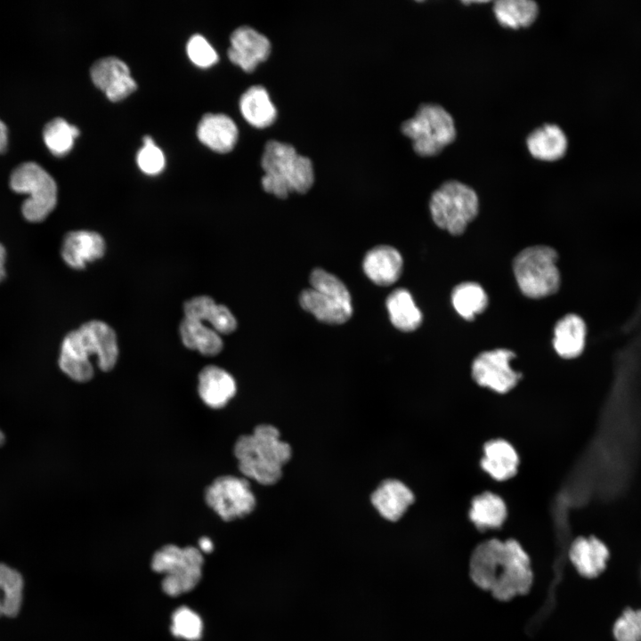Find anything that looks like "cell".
Returning a JSON list of instances; mask_svg holds the SVG:
<instances>
[{
	"label": "cell",
	"instance_id": "603a6c76",
	"mask_svg": "<svg viewBox=\"0 0 641 641\" xmlns=\"http://www.w3.org/2000/svg\"><path fill=\"white\" fill-rule=\"evenodd\" d=\"M299 304L304 311L326 324H343L353 315L352 304L342 302L312 288L304 289L300 293Z\"/></svg>",
	"mask_w": 641,
	"mask_h": 641
},
{
	"label": "cell",
	"instance_id": "60d3db41",
	"mask_svg": "<svg viewBox=\"0 0 641 641\" xmlns=\"http://www.w3.org/2000/svg\"><path fill=\"white\" fill-rule=\"evenodd\" d=\"M199 550L209 553L214 549V544L207 537H203L199 541Z\"/></svg>",
	"mask_w": 641,
	"mask_h": 641
},
{
	"label": "cell",
	"instance_id": "b9f144b4",
	"mask_svg": "<svg viewBox=\"0 0 641 641\" xmlns=\"http://www.w3.org/2000/svg\"><path fill=\"white\" fill-rule=\"evenodd\" d=\"M636 610V618L637 621V625L641 633V608L635 609Z\"/></svg>",
	"mask_w": 641,
	"mask_h": 641
},
{
	"label": "cell",
	"instance_id": "ee69618b",
	"mask_svg": "<svg viewBox=\"0 0 641 641\" xmlns=\"http://www.w3.org/2000/svg\"><path fill=\"white\" fill-rule=\"evenodd\" d=\"M640 577H641V569H640Z\"/></svg>",
	"mask_w": 641,
	"mask_h": 641
},
{
	"label": "cell",
	"instance_id": "e0dca14e",
	"mask_svg": "<svg viewBox=\"0 0 641 641\" xmlns=\"http://www.w3.org/2000/svg\"><path fill=\"white\" fill-rule=\"evenodd\" d=\"M237 385L234 377L224 369L208 365L198 377V394L201 401L211 409H222L234 397Z\"/></svg>",
	"mask_w": 641,
	"mask_h": 641
},
{
	"label": "cell",
	"instance_id": "7bdbcfd3",
	"mask_svg": "<svg viewBox=\"0 0 641 641\" xmlns=\"http://www.w3.org/2000/svg\"><path fill=\"white\" fill-rule=\"evenodd\" d=\"M4 442V433L0 430V446H1Z\"/></svg>",
	"mask_w": 641,
	"mask_h": 641
},
{
	"label": "cell",
	"instance_id": "7a4b0ae2",
	"mask_svg": "<svg viewBox=\"0 0 641 641\" xmlns=\"http://www.w3.org/2000/svg\"><path fill=\"white\" fill-rule=\"evenodd\" d=\"M243 477L263 485H272L282 476L283 467L292 456L288 443L270 424L256 426L249 434L239 436L233 448Z\"/></svg>",
	"mask_w": 641,
	"mask_h": 641
},
{
	"label": "cell",
	"instance_id": "ffe728a7",
	"mask_svg": "<svg viewBox=\"0 0 641 641\" xmlns=\"http://www.w3.org/2000/svg\"><path fill=\"white\" fill-rule=\"evenodd\" d=\"M588 326L577 313H567L554 328L553 346L556 353L566 360L580 357L587 345Z\"/></svg>",
	"mask_w": 641,
	"mask_h": 641
},
{
	"label": "cell",
	"instance_id": "d6986e66",
	"mask_svg": "<svg viewBox=\"0 0 641 641\" xmlns=\"http://www.w3.org/2000/svg\"><path fill=\"white\" fill-rule=\"evenodd\" d=\"M403 260L400 252L387 245L369 249L363 259L362 268L366 276L376 285L387 287L401 277Z\"/></svg>",
	"mask_w": 641,
	"mask_h": 641
},
{
	"label": "cell",
	"instance_id": "2e32d148",
	"mask_svg": "<svg viewBox=\"0 0 641 641\" xmlns=\"http://www.w3.org/2000/svg\"><path fill=\"white\" fill-rule=\"evenodd\" d=\"M106 250L103 237L95 231L78 230L68 232L62 240L61 256L64 263L75 270L101 258Z\"/></svg>",
	"mask_w": 641,
	"mask_h": 641
},
{
	"label": "cell",
	"instance_id": "277c9868",
	"mask_svg": "<svg viewBox=\"0 0 641 641\" xmlns=\"http://www.w3.org/2000/svg\"><path fill=\"white\" fill-rule=\"evenodd\" d=\"M557 259L554 248L541 245L526 247L515 257V277L524 296L540 298L557 292L561 284Z\"/></svg>",
	"mask_w": 641,
	"mask_h": 641
},
{
	"label": "cell",
	"instance_id": "1f68e13d",
	"mask_svg": "<svg viewBox=\"0 0 641 641\" xmlns=\"http://www.w3.org/2000/svg\"><path fill=\"white\" fill-rule=\"evenodd\" d=\"M451 302L454 309L462 318L472 320L476 314L486 309L488 296L478 283L468 281L454 288Z\"/></svg>",
	"mask_w": 641,
	"mask_h": 641
},
{
	"label": "cell",
	"instance_id": "8fae6325",
	"mask_svg": "<svg viewBox=\"0 0 641 641\" xmlns=\"http://www.w3.org/2000/svg\"><path fill=\"white\" fill-rule=\"evenodd\" d=\"M508 557L506 567L498 578L491 593L494 598L507 601L526 594L533 582V573L527 552L515 540H506Z\"/></svg>",
	"mask_w": 641,
	"mask_h": 641
},
{
	"label": "cell",
	"instance_id": "836d02e7",
	"mask_svg": "<svg viewBox=\"0 0 641 641\" xmlns=\"http://www.w3.org/2000/svg\"><path fill=\"white\" fill-rule=\"evenodd\" d=\"M202 630L199 615L189 607L181 606L172 614L171 632L175 637L195 641L200 638Z\"/></svg>",
	"mask_w": 641,
	"mask_h": 641
},
{
	"label": "cell",
	"instance_id": "ac0fdd59",
	"mask_svg": "<svg viewBox=\"0 0 641 641\" xmlns=\"http://www.w3.org/2000/svg\"><path fill=\"white\" fill-rule=\"evenodd\" d=\"M414 499L412 491L397 479L384 480L370 496V501L379 515L391 522L401 519Z\"/></svg>",
	"mask_w": 641,
	"mask_h": 641
},
{
	"label": "cell",
	"instance_id": "4fadbf2b",
	"mask_svg": "<svg viewBox=\"0 0 641 641\" xmlns=\"http://www.w3.org/2000/svg\"><path fill=\"white\" fill-rule=\"evenodd\" d=\"M610 556L608 546L593 534L576 537L568 549L570 563L578 574L586 580L601 576L607 568Z\"/></svg>",
	"mask_w": 641,
	"mask_h": 641
},
{
	"label": "cell",
	"instance_id": "3957f363",
	"mask_svg": "<svg viewBox=\"0 0 641 641\" xmlns=\"http://www.w3.org/2000/svg\"><path fill=\"white\" fill-rule=\"evenodd\" d=\"M264 171L263 189L277 198L286 199L290 193H305L313 184L312 161L296 149L275 140L267 142L261 158Z\"/></svg>",
	"mask_w": 641,
	"mask_h": 641
},
{
	"label": "cell",
	"instance_id": "8992f818",
	"mask_svg": "<svg viewBox=\"0 0 641 641\" xmlns=\"http://www.w3.org/2000/svg\"><path fill=\"white\" fill-rule=\"evenodd\" d=\"M10 187L14 192L28 195L21 205V214L28 222H43L56 206L57 184L36 162L19 165L11 174Z\"/></svg>",
	"mask_w": 641,
	"mask_h": 641
},
{
	"label": "cell",
	"instance_id": "ab89813d",
	"mask_svg": "<svg viewBox=\"0 0 641 641\" xmlns=\"http://www.w3.org/2000/svg\"><path fill=\"white\" fill-rule=\"evenodd\" d=\"M5 261H6V250L4 245L0 242V282L5 277Z\"/></svg>",
	"mask_w": 641,
	"mask_h": 641
},
{
	"label": "cell",
	"instance_id": "74e56055",
	"mask_svg": "<svg viewBox=\"0 0 641 641\" xmlns=\"http://www.w3.org/2000/svg\"><path fill=\"white\" fill-rule=\"evenodd\" d=\"M186 49L190 60L198 67L208 68L218 61V54L214 47L199 34L191 37Z\"/></svg>",
	"mask_w": 641,
	"mask_h": 641
},
{
	"label": "cell",
	"instance_id": "44dd1931",
	"mask_svg": "<svg viewBox=\"0 0 641 641\" xmlns=\"http://www.w3.org/2000/svg\"><path fill=\"white\" fill-rule=\"evenodd\" d=\"M197 136L212 150L227 153L234 148L239 132L234 121L227 115L207 113L199 122Z\"/></svg>",
	"mask_w": 641,
	"mask_h": 641
},
{
	"label": "cell",
	"instance_id": "cb8c5ba5",
	"mask_svg": "<svg viewBox=\"0 0 641 641\" xmlns=\"http://www.w3.org/2000/svg\"><path fill=\"white\" fill-rule=\"evenodd\" d=\"M480 465L483 470L496 481H506L517 472L518 453L507 441L493 439L484 444Z\"/></svg>",
	"mask_w": 641,
	"mask_h": 641
},
{
	"label": "cell",
	"instance_id": "484cf974",
	"mask_svg": "<svg viewBox=\"0 0 641 641\" xmlns=\"http://www.w3.org/2000/svg\"><path fill=\"white\" fill-rule=\"evenodd\" d=\"M239 110L246 121L256 128L270 126L277 118L276 107L262 85H253L243 93Z\"/></svg>",
	"mask_w": 641,
	"mask_h": 641
},
{
	"label": "cell",
	"instance_id": "5b68a950",
	"mask_svg": "<svg viewBox=\"0 0 641 641\" xmlns=\"http://www.w3.org/2000/svg\"><path fill=\"white\" fill-rule=\"evenodd\" d=\"M401 129L411 140L414 150L423 157L440 153L456 137L451 115L434 103L419 106L415 115L402 123Z\"/></svg>",
	"mask_w": 641,
	"mask_h": 641
},
{
	"label": "cell",
	"instance_id": "5bb4252c",
	"mask_svg": "<svg viewBox=\"0 0 641 641\" xmlns=\"http://www.w3.org/2000/svg\"><path fill=\"white\" fill-rule=\"evenodd\" d=\"M90 75L93 83L112 101L126 98L137 87L128 66L117 57L99 59L93 64Z\"/></svg>",
	"mask_w": 641,
	"mask_h": 641
},
{
	"label": "cell",
	"instance_id": "8d00e7d4",
	"mask_svg": "<svg viewBox=\"0 0 641 641\" xmlns=\"http://www.w3.org/2000/svg\"><path fill=\"white\" fill-rule=\"evenodd\" d=\"M611 632L614 641H641L636 610L631 607L623 609L613 621Z\"/></svg>",
	"mask_w": 641,
	"mask_h": 641
},
{
	"label": "cell",
	"instance_id": "9c48e42d",
	"mask_svg": "<svg viewBox=\"0 0 641 641\" xmlns=\"http://www.w3.org/2000/svg\"><path fill=\"white\" fill-rule=\"evenodd\" d=\"M207 505L222 520L230 522L248 515L256 507V497L247 478L221 475L205 490Z\"/></svg>",
	"mask_w": 641,
	"mask_h": 641
},
{
	"label": "cell",
	"instance_id": "ba28073f",
	"mask_svg": "<svg viewBox=\"0 0 641 641\" xmlns=\"http://www.w3.org/2000/svg\"><path fill=\"white\" fill-rule=\"evenodd\" d=\"M430 212L434 223L452 235L463 233L478 213L475 191L458 181L442 183L430 199Z\"/></svg>",
	"mask_w": 641,
	"mask_h": 641
},
{
	"label": "cell",
	"instance_id": "7c38bea8",
	"mask_svg": "<svg viewBox=\"0 0 641 641\" xmlns=\"http://www.w3.org/2000/svg\"><path fill=\"white\" fill-rule=\"evenodd\" d=\"M507 562L506 540L491 539L477 545L470 556L469 574L481 589L491 591Z\"/></svg>",
	"mask_w": 641,
	"mask_h": 641
},
{
	"label": "cell",
	"instance_id": "4dcf8cb0",
	"mask_svg": "<svg viewBox=\"0 0 641 641\" xmlns=\"http://www.w3.org/2000/svg\"><path fill=\"white\" fill-rule=\"evenodd\" d=\"M493 12L501 26L516 29L533 23L539 8L531 0H499L493 4Z\"/></svg>",
	"mask_w": 641,
	"mask_h": 641
},
{
	"label": "cell",
	"instance_id": "d590c367",
	"mask_svg": "<svg viewBox=\"0 0 641 641\" xmlns=\"http://www.w3.org/2000/svg\"><path fill=\"white\" fill-rule=\"evenodd\" d=\"M136 161L140 169L150 175L159 174L166 165L163 151L149 135L143 137V146L137 153Z\"/></svg>",
	"mask_w": 641,
	"mask_h": 641
},
{
	"label": "cell",
	"instance_id": "6da1fadb",
	"mask_svg": "<svg viewBox=\"0 0 641 641\" xmlns=\"http://www.w3.org/2000/svg\"><path fill=\"white\" fill-rule=\"evenodd\" d=\"M104 372L114 369L118 359V338L106 322L89 320L68 333L62 340L59 356L61 371L76 382L85 383L93 377L91 357Z\"/></svg>",
	"mask_w": 641,
	"mask_h": 641
},
{
	"label": "cell",
	"instance_id": "30bf717a",
	"mask_svg": "<svg viewBox=\"0 0 641 641\" xmlns=\"http://www.w3.org/2000/svg\"><path fill=\"white\" fill-rule=\"evenodd\" d=\"M515 353L504 348L485 351L473 361L471 374L477 385L505 394L517 384L521 374L510 366Z\"/></svg>",
	"mask_w": 641,
	"mask_h": 641
},
{
	"label": "cell",
	"instance_id": "f1b7e54d",
	"mask_svg": "<svg viewBox=\"0 0 641 641\" xmlns=\"http://www.w3.org/2000/svg\"><path fill=\"white\" fill-rule=\"evenodd\" d=\"M507 515L505 501L491 491L483 492L471 501L469 518L479 529L499 528L505 522Z\"/></svg>",
	"mask_w": 641,
	"mask_h": 641
},
{
	"label": "cell",
	"instance_id": "f546056e",
	"mask_svg": "<svg viewBox=\"0 0 641 641\" xmlns=\"http://www.w3.org/2000/svg\"><path fill=\"white\" fill-rule=\"evenodd\" d=\"M24 579L13 567L0 563V617H16L21 611Z\"/></svg>",
	"mask_w": 641,
	"mask_h": 641
},
{
	"label": "cell",
	"instance_id": "9a60e30c",
	"mask_svg": "<svg viewBox=\"0 0 641 641\" xmlns=\"http://www.w3.org/2000/svg\"><path fill=\"white\" fill-rule=\"evenodd\" d=\"M230 42L227 52L230 61L246 72H252L271 53L269 39L248 26L236 28L231 35Z\"/></svg>",
	"mask_w": 641,
	"mask_h": 641
},
{
	"label": "cell",
	"instance_id": "83f0119b",
	"mask_svg": "<svg viewBox=\"0 0 641 641\" xmlns=\"http://www.w3.org/2000/svg\"><path fill=\"white\" fill-rule=\"evenodd\" d=\"M391 323L399 330L411 332L422 322V313L411 294L405 288L394 289L386 298Z\"/></svg>",
	"mask_w": 641,
	"mask_h": 641
},
{
	"label": "cell",
	"instance_id": "52a82bcc",
	"mask_svg": "<svg viewBox=\"0 0 641 641\" xmlns=\"http://www.w3.org/2000/svg\"><path fill=\"white\" fill-rule=\"evenodd\" d=\"M203 563L199 548L168 544L153 555L151 568L165 575L161 582L163 591L167 596H177L198 585L202 576Z\"/></svg>",
	"mask_w": 641,
	"mask_h": 641
},
{
	"label": "cell",
	"instance_id": "4316f807",
	"mask_svg": "<svg viewBox=\"0 0 641 641\" xmlns=\"http://www.w3.org/2000/svg\"><path fill=\"white\" fill-rule=\"evenodd\" d=\"M179 333L184 346L204 356H215L223 350L220 334L203 321L184 317L179 325Z\"/></svg>",
	"mask_w": 641,
	"mask_h": 641
},
{
	"label": "cell",
	"instance_id": "7402d4cb",
	"mask_svg": "<svg viewBox=\"0 0 641 641\" xmlns=\"http://www.w3.org/2000/svg\"><path fill=\"white\" fill-rule=\"evenodd\" d=\"M184 317L208 322L218 334L228 335L237 329V320L231 310L208 296H198L183 304Z\"/></svg>",
	"mask_w": 641,
	"mask_h": 641
},
{
	"label": "cell",
	"instance_id": "e575fe53",
	"mask_svg": "<svg viewBox=\"0 0 641 641\" xmlns=\"http://www.w3.org/2000/svg\"><path fill=\"white\" fill-rule=\"evenodd\" d=\"M309 281L312 288L332 296L342 302L352 304L349 290L334 274L321 268H315L310 274Z\"/></svg>",
	"mask_w": 641,
	"mask_h": 641
},
{
	"label": "cell",
	"instance_id": "d4e9b609",
	"mask_svg": "<svg viewBox=\"0 0 641 641\" xmlns=\"http://www.w3.org/2000/svg\"><path fill=\"white\" fill-rule=\"evenodd\" d=\"M526 144L533 158L544 161H554L564 155L567 149V138L558 126L545 124L528 135Z\"/></svg>",
	"mask_w": 641,
	"mask_h": 641
},
{
	"label": "cell",
	"instance_id": "d6a6232c",
	"mask_svg": "<svg viewBox=\"0 0 641 641\" xmlns=\"http://www.w3.org/2000/svg\"><path fill=\"white\" fill-rule=\"evenodd\" d=\"M79 135V129L61 118H55L44 127L43 139L48 150L57 157L68 154Z\"/></svg>",
	"mask_w": 641,
	"mask_h": 641
},
{
	"label": "cell",
	"instance_id": "f35d334b",
	"mask_svg": "<svg viewBox=\"0 0 641 641\" xmlns=\"http://www.w3.org/2000/svg\"><path fill=\"white\" fill-rule=\"evenodd\" d=\"M8 145V129L6 125L0 119V154L4 153Z\"/></svg>",
	"mask_w": 641,
	"mask_h": 641
}]
</instances>
